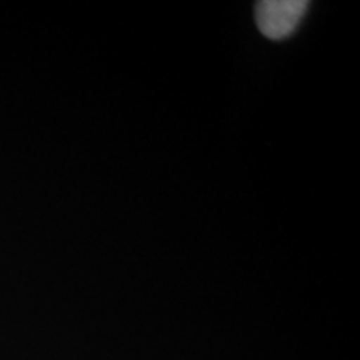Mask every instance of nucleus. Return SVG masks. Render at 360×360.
<instances>
[{
	"label": "nucleus",
	"mask_w": 360,
	"mask_h": 360,
	"mask_svg": "<svg viewBox=\"0 0 360 360\" xmlns=\"http://www.w3.org/2000/svg\"><path fill=\"white\" fill-rule=\"evenodd\" d=\"M305 0H262L255 6V22L260 34L270 40H283L302 24L309 11Z\"/></svg>",
	"instance_id": "1"
}]
</instances>
